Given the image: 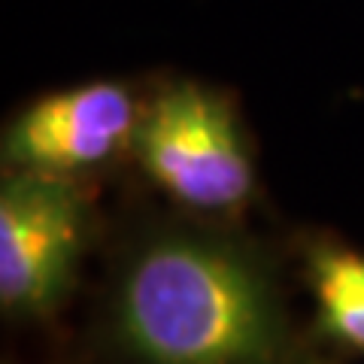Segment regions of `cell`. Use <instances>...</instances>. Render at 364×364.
<instances>
[{
    "mask_svg": "<svg viewBox=\"0 0 364 364\" xmlns=\"http://www.w3.org/2000/svg\"><path fill=\"white\" fill-rule=\"evenodd\" d=\"M116 334L140 364H277L289 343L264 264L203 231H158L128 255Z\"/></svg>",
    "mask_w": 364,
    "mask_h": 364,
    "instance_id": "obj_1",
    "label": "cell"
},
{
    "mask_svg": "<svg viewBox=\"0 0 364 364\" xmlns=\"http://www.w3.org/2000/svg\"><path fill=\"white\" fill-rule=\"evenodd\" d=\"M134 152L155 186L203 213L240 210L252 195L255 164L243 124L222 91L173 82L140 109Z\"/></svg>",
    "mask_w": 364,
    "mask_h": 364,
    "instance_id": "obj_2",
    "label": "cell"
},
{
    "mask_svg": "<svg viewBox=\"0 0 364 364\" xmlns=\"http://www.w3.org/2000/svg\"><path fill=\"white\" fill-rule=\"evenodd\" d=\"M88 210L70 176L6 170L0 186V304L13 316H49L73 286Z\"/></svg>",
    "mask_w": 364,
    "mask_h": 364,
    "instance_id": "obj_3",
    "label": "cell"
},
{
    "mask_svg": "<svg viewBox=\"0 0 364 364\" xmlns=\"http://www.w3.org/2000/svg\"><path fill=\"white\" fill-rule=\"evenodd\" d=\"M136 100L122 82H85L33 100L4 134L6 170L70 176L104 164L134 143Z\"/></svg>",
    "mask_w": 364,
    "mask_h": 364,
    "instance_id": "obj_4",
    "label": "cell"
},
{
    "mask_svg": "<svg viewBox=\"0 0 364 364\" xmlns=\"http://www.w3.org/2000/svg\"><path fill=\"white\" fill-rule=\"evenodd\" d=\"M306 282L316 298L318 328L337 343L364 352V255L318 243L306 252Z\"/></svg>",
    "mask_w": 364,
    "mask_h": 364,
    "instance_id": "obj_5",
    "label": "cell"
}]
</instances>
